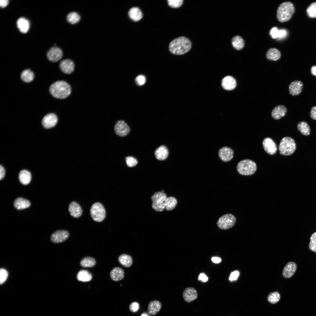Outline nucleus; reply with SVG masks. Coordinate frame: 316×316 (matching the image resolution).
<instances>
[{
	"label": "nucleus",
	"mask_w": 316,
	"mask_h": 316,
	"mask_svg": "<svg viewBox=\"0 0 316 316\" xmlns=\"http://www.w3.org/2000/svg\"><path fill=\"white\" fill-rule=\"evenodd\" d=\"M191 47V43L190 40L186 37L181 36L172 40L169 44V48L172 54L181 55L188 51Z\"/></svg>",
	"instance_id": "nucleus-1"
},
{
	"label": "nucleus",
	"mask_w": 316,
	"mask_h": 316,
	"mask_svg": "<svg viewBox=\"0 0 316 316\" xmlns=\"http://www.w3.org/2000/svg\"><path fill=\"white\" fill-rule=\"evenodd\" d=\"M49 91L54 97L63 99L66 98L70 94L71 88L66 82L59 80L55 82L50 85Z\"/></svg>",
	"instance_id": "nucleus-2"
},
{
	"label": "nucleus",
	"mask_w": 316,
	"mask_h": 316,
	"mask_svg": "<svg viewBox=\"0 0 316 316\" xmlns=\"http://www.w3.org/2000/svg\"><path fill=\"white\" fill-rule=\"evenodd\" d=\"M295 8L293 4L290 1L282 3L278 6L276 11V18L281 23L289 20L294 13Z\"/></svg>",
	"instance_id": "nucleus-3"
},
{
	"label": "nucleus",
	"mask_w": 316,
	"mask_h": 316,
	"mask_svg": "<svg viewBox=\"0 0 316 316\" xmlns=\"http://www.w3.org/2000/svg\"><path fill=\"white\" fill-rule=\"evenodd\" d=\"M237 170L243 175L249 176L253 174L257 170V165L254 161L249 159L242 160L238 164Z\"/></svg>",
	"instance_id": "nucleus-4"
},
{
	"label": "nucleus",
	"mask_w": 316,
	"mask_h": 316,
	"mask_svg": "<svg viewBox=\"0 0 316 316\" xmlns=\"http://www.w3.org/2000/svg\"><path fill=\"white\" fill-rule=\"evenodd\" d=\"M296 148V145L294 140L292 138L286 137L281 141L279 150L281 154L288 156L293 154Z\"/></svg>",
	"instance_id": "nucleus-5"
},
{
	"label": "nucleus",
	"mask_w": 316,
	"mask_h": 316,
	"mask_svg": "<svg viewBox=\"0 0 316 316\" xmlns=\"http://www.w3.org/2000/svg\"><path fill=\"white\" fill-rule=\"evenodd\" d=\"M91 217L95 221L100 222L106 216V211L103 206L100 203L96 202L91 206L90 209Z\"/></svg>",
	"instance_id": "nucleus-6"
},
{
	"label": "nucleus",
	"mask_w": 316,
	"mask_h": 316,
	"mask_svg": "<svg viewBox=\"0 0 316 316\" xmlns=\"http://www.w3.org/2000/svg\"><path fill=\"white\" fill-rule=\"evenodd\" d=\"M236 221L235 216L231 214H228L220 217L218 220V227L221 229L226 230L233 227Z\"/></svg>",
	"instance_id": "nucleus-7"
},
{
	"label": "nucleus",
	"mask_w": 316,
	"mask_h": 316,
	"mask_svg": "<svg viewBox=\"0 0 316 316\" xmlns=\"http://www.w3.org/2000/svg\"><path fill=\"white\" fill-rule=\"evenodd\" d=\"M69 235V233L67 231L57 230L51 234L50 237V240L54 243H60L66 240L68 238Z\"/></svg>",
	"instance_id": "nucleus-8"
},
{
	"label": "nucleus",
	"mask_w": 316,
	"mask_h": 316,
	"mask_svg": "<svg viewBox=\"0 0 316 316\" xmlns=\"http://www.w3.org/2000/svg\"><path fill=\"white\" fill-rule=\"evenodd\" d=\"M116 134L121 137L127 135L130 131V128L123 121L119 120L116 123L114 128Z\"/></svg>",
	"instance_id": "nucleus-9"
},
{
	"label": "nucleus",
	"mask_w": 316,
	"mask_h": 316,
	"mask_svg": "<svg viewBox=\"0 0 316 316\" xmlns=\"http://www.w3.org/2000/svg\"><path fill=\"white\" fill-rule=\"evenodd\" d=\"M48 60L52 62H56L59 60L63 56L61 50L57 47H53L50 49L47 54Z\"/></svg>",
	"instance_id": "nucleus-10"
},
{
	"label": "nucleus",
	"mask_w": 316,
	"mask_h": 316,
	"mask_svg": "<svg viewBox=\"0 0 316 316\" xmlns=\"http://www.w3.org/2000/svg\"><path fill=\"white\" fill-rule=\"evenodd\" d=\"M57 121L58 118L56 115L54 113H50L47 114L43 118L42 124L44 128L48 129L54 126Z\"/></svg>",
	"instance_id": "nucleus-11"
},
{
	"label": "nucleus",
	"mask_w": 316,
	"mask_h": 316,
	"mask_svg": "<svg viewBox=\"0 0 316 316\" xmlns=\"http://www.w3.org/2000/svg\"><path fill=\"white\" fill-rule=\"evenodd\" d=\"M262 144L264 150L268 154L273 155L276 153L277 150L276 145L271 138H267L264 139Z\"/></svg>",
	"instance_id": "nucleus-12"
},
{
	"label": "nucleus",
	"mask_w": 316,
	"mask_h": 316,
	"mask_svg": "<svg viewBox=\"0 0 316 316\" xmlns=\"http://www.w3.org/2000/svg\"><path fill=\"white\" fill-rule=\"evenodd\" d=\"M218 155L222 161L224 162H227L230 161L233 158V151L230 147H224L219 149Z\"/></svg>",
	"instance_id": "nucleus-13"
},
{
	"label": "nucleus",
	"mask_w": 316,
	"mask_h": 316,
	"mask_svg": "<svg viewBox=\"0 0 316 316\" xmlns=\"http://www.w3.org/2000/svg\"><path fill=\"white\" fill-rule=\"evenodd\" d=\"M297 266L296 264L293 262L287 263L284 268L282 275L284 277L288 279L291 277L295 273Z\"/></svg>",
	"instance_id": "nucleus-14"
},
{
	"label": "nucleus",
	"mask_w": 316,
	"mask_h": 316,
	"mask_svg": "<svg viewBox=\"0 0 316 316\" xmlns=\"http://www.w3.org/2000/svg\"><path fill=\"white\" fill-rule=\"evenodd\" d=\"M197 295L196 290L192 287L186 288L183 293V298L187 303L191 302L196 299L197 297Z\"/></svg>",
	"instance_id": "nucleus-15"
},
{
	"label": "nucleus",
	"mask_w": 316,
	"mask_h": 316,
	"mask_svg": "<svg viewBox=\"0 0 316 316\" xmlns=\"http://www.w3.org/2000/svg\"><path fill=\"white\" fill-rule=\"evenodd\" d=\"M221 85L223 88L227 90H231L234 89L236 86V82L233 77L228 75L224 77L222 80Z\"/></svg>",
	"instance_id": "nucleus-16"
},
{
	"label": "nucleus",
	"mask_w": 316,
	"mask_h": 316,
	"mask_svg": "<svg viewBox=\"0 0 316 316\" xmlns=\"http://www.w3.org/2000/svg\"><path fill=\"white\" fill-rule=\"evenodd\" d=\"M303 84L302 81L295 80L292 82L288 86L290 94L293 96L297 95L301 92Z\"/></svg>",
	"instance_id": "nucleus-17"
},
{
	"label": "nucleus",
	"mask_w": 316,
	"mask_h": 316,
	"mask_svg": "<svg viewBox=\"0 0 316 316\" xmlns=\"http://www.w3.org/2000/svg\"><path fill=\"white\" fill-rule=\"evenodd\" d=\"M59 67L61 70L64 73L70 74L74 70V64L72 60L69 59H65L60 62Z\"/></svg>",
	"instance_id": "nucleus-18"
},
{
	"label": "nucleus",
	"mask_w": 316,
	"mask_h": 316,
	"mask_svg": "<svg viewBox=\"0 0 316 316\" xmlns=\"http://www.w3.org/2000/svg\"><path fill=\"white\" fill-rule=\"evenodd\" d=\"M68 210L71 215L75 218H78L82 214V209L81 207L75 201H73L69 204Z\"/></svg>",
	"instance_id": "nucleus-19"
},
{
	"label": "nucleus",
	"mask_w": 316,
	"mask_h": 316,
	"mask_svg": "<svg viewBox=\"0 0 316 316\" xmlns=\"http://www.w3.org/2000/svg\"><path fill=\"white\" fill-rule=\"evenodd\" d=\"M287 112L286 107L283 105H279L273 109L271 115L275 119H279L284 116Z\"/></svg>",
	"instance_id": "nucleus-20"
},
{
	"label": "nucleus",
	"mask_w": 316,
	"mask_h": 316,
	"mask_svg": "<svg viewBox=\"0 0 316 316\" xmlns=\"http://www.w3.org/2000/svg\"><path fill=\"white\" fill-rule=\"evenodd\" d=\"M130 18L134 22L138 21L143 17L142 13L139 8L134 7L130 8L128 12Z\"/></svg>",
	"instance_id": "nucleus-21"
},
{
	"label": "nucleus",
	"mask_w": 316,
	"mask_h": 316,
	"mask_svg": "<svg viewBox=\"0 0 316 316\" xmlns=\"http://www.w3.org/2000/svg\"><path fill=\"white\" fill-rule=\"evenodd\" d=\"M110 276L111 278L115 281H118L122 279L124 276V272L121 268L116 267L111 271Z\"/></svg>",
	"instance_id": "nucleus-22"
},
{
	"label": "nucleus",
	"mask_w": 316,
	"mask_h": 316,
	"mask_svg": "<svg viewBox=\"0 0 316 316\" xmlns=\"http://www.w3.org/2000/svg\"><path fill=\"white\" fill-rule=\"evenodd\" d=\"M161 307V303L158 300H154L151 301L148 305V312L151 315H155L159 311Z\"/></svg>",
	"instance_id": "nucleus-23"
},
{
	"label": "nucleus",
	"mask_w": 316,
	"mask_h": 316,
	"mask_svg": "<svg viewBox=\"0 0 316 316\" xmlns=\"http://www.w3.org/2000/svg\"><path fill=\"white\" fill-rule=\"evenodd\" d=\"M17 27L20 31L23 33H26L29 30L30 24L29 21L23 17L19 18L17 21Z\"/></svg>",
	"instance_id": "nucleus-24"
},
{
	"label": "nucleus",
	"mask_w": 316,
	"mask_h": 316,
	"mask_svg": "<svg viewBox=\"0 0 316 316\" xmlns=\"http://www.w3.org/2000/svg\"><path fill=\"white\" fill-rule=\"evenodd\" d=\"M281 56L280 51L279 49L275 48L269 49L266 54L267 59L270 61H276L280 59Z\"/></svg>",
	"instance_id": "nucleus-25"
},
{
	"label": "nucleus",
	"mask_w": 316,
	"mask_h": 316,
	"mask_svg": "<svg viewBox=\"0 0 316 316\" xmlns=\"http://www.w3.org/2000/svg\"><path fill=\"white\" fill-rule=\"evenodd\" d=\"M154 154L157 159L164 160L168 156V150L166 147L164 145H161L156 150Z\"/></svg>",
	"instance_id": "nucleus-26"
},
{
	"label": "nucleus",
	"mask_w": 316,
	"mask_h": 316,
	"mask_svg": "<svg viewBox=\"0 0 316 316\" xmlns=\"http://www.w3.org/2000/svg\"><path fill=\"white\" fill-rule=\"evenodd\" d=\"M231 42L233 48L237 50H240L243 48L245 43L243 38L239 35H236L233 37Z\"/></svg>",
	"instance_id": "nucleus-27"
},
{
	"label": "nucleus",
	"mask_w": 316,
	"mask_h": 316,
	"mask_svg": "<svg viewBox=\"0 0 316 316\" xmlns=\"http://www.w3.org/2000/svg\"><path fill=\"white\" fill-rule=\"evenodd\" d=\"M30 205V203L29 200L21 197L16 198L14 202V206L18 210L27 208Z\"/></svg>",
	"instance_id": "nucleus-28"
},
{
	"label": "nucleus",
	"mask_w": 316,
	"mask_h": 316,
	"mask_svg": "<svg viewBox=\"0 0 316 316\" xmlns=\"http://www.w3.org/2000/svg\"><path fill=\"white\" fill-rule=\"evenodd\" d=\"M77 279L83 282H88L91 280L92 275L91 273L87 270L82 269L80 270L76 275Z\"/></svg>",
	"instance_id": "nucleus-29"
},
{
	"label": "nucleus",
	"mask_w": 316,
	"mask_h": 316,
	"mask_svg": "<svg viewBox=\"0 0 316 316\" xmlns=\"http://www.w3.org/2000/svg\"><path fill=\"white\" fill-rule=\"evenodd\" d=\"M119 263L123 266L129 267L132 265L133 261L130 255L123 254L121 255L118 257Z\"/></svg>",
	"instance_id": "nucleus-30"
},
{
	"label": "nucleus",
	"mask_w": 316,
	"mask_h": 316,
	"mask_svg": "<svg viewBox=\"0 0 316 316\" xmlns=\"http://www.w3.org/2000/svg\"><path fill=\"white\" fill-rule=\"evenodd\" d=\"M19 179L20 182L24 185L28 184L30 182L31 175L28 171L23 170L20 171L19 174Z\"/></svg>",
	"instance_id": "nucleus-31"
},
{
	"label": "nucleus",
	"mask_w": 316,
	"mask_h": 316,
	"mask_svg": "<svg viewBox=\"0 0 316 316\" xmlns=\"http://www.w3.org/2000/svg\"><path fill=\"white\" fill-rule=\"evenodd\" d=\"M297 128L298 130L304 135L308 136L310 134V127L305 121H301L299 122L297 125Z\"/></svg>",
	"instance_id": "nucleus-32"
},
{
	"label": "nucleus",
	"mask_w": 316,
	"mask_h": 316,
	"mask_svg": "<svg viewBox=\"0 0 316 316\" xmlns=\"http://www.w3.org/2000/svg\"><path fill=\"white\" fill-rule=\"evenodd\" d=\"M21 80L26 83H29L33 80L34 78V73L29 69L23 70L20 75Z\"/></svg>",
	"instance_id": "nucleus-33"
},
{
	"label": "nucleus",
	"mask_w": 316,
	"mask_h": 316,
	"mask_svg": "<svg viewBox=\"0 0 316 316\" xmlns=\"http://www.w3.org/2000/svg\"><path fill=\"white\" fill-rule=\"evenodd\" d=\"M96 264L95 260L90 257H85L80 261L81 266L84 267H92L94 266Z\"/></svg>",
	"instance_id": "nucleus-34"
},
{
	"label": "nucleus",
	"mask_w": 316,
	"mask_h": 316,
	"mask_svg": "<svg viewBox=\"0 0 316 316\" xmlns=\"http://www.w3.org/2000/svg\"><path fill=\"white\" fill-rule=\"evenodd\" d=\"M176 199L174 197H167L164 202L165 209L168 211L173 209L177 204Z\"/></svg>",
	"instance_id": "nucleus-35"
},
{
	"label": "nucleus",
	"mask_w": 316,
	"mask_h": 316,
	"mask_svg": "<svg viewBox=\"0 0 316 316\" xmlns=\"http://www.w3.org/2000/svg\"><path fill=\"white\" fill-rule=\"evenodd\" d=\"M166 194L162 192L155 193L151 197L152 202H164L167 198Z\"/></svg>",
	"instance_id": "nucleus-36"
},
{
	"label": "nucleus",
	"mask_w": 316,
	"mask_h": 316,
	"mask_svg": "<svg viewBox=\"0 0 316 316\" xmlns=\"http://www.w3.org/2000/svg\"><path fill=\"white\" fill-rule=\"evenodd\" d=\"M286 30L282 29L278 30L276 27L272 28L270 31V34L272 38L274 39L277 37L280 38L285 37L287 35Z\"/></svg>",
	"instance_id": "nucleus-37"
},
{
	"label": "nucleus",
	"mask_w": 316,
	"mask_h": 316,
	"mask_svg": "<svg viewBox=\"0 0 316 316\" xmlns=\"http://www.w3.org/2000/svg\"><path fill=\"white\" fill-rule=\"evenodd\" d=\"M80 19L79 15L75 12L69 13L67 16L66 19L70 23L74 24L78 23Z\"/></svg>",
	"instance_id": "nucleus-38"
},
{
	"label": "nucleus",
	"mask_w": 316,
	"mask_h": 316,
	"mask_svg": "<svg viewBox=\"0 0 316 316\" xmlns=\"http://www.w3.org/2000/svg\"><path fill=\"white\" fill-rule=\"evenodd\" d=\"M306 13L310 18H316V2L311 4L306 9Z\"/></svg>",
	"instance_id": "nucleus-39"
},
{
	"label": "nucleus",
	"mask_w": 316,
	"mask_h": 316,
	"mask_svg": "<svg viewBox=\"0 0 316 316\" xmlns=\"http://www.w3.org/2000/svg\"><path fill=\"white\" fill-rule=\"evenodd\" d=\"M280 299V296L279 293L275 291L270 293L267 297V300L270 303L272 304H275L278 302Z\"/></svg>",
	"instance_id": "nucleus-40"
},
{
	"label": "nucleus",
	"mask_w": 316,
	"mask_h": 316,
	"mask_svg": "<svg viewBox=\"0 0 316 316\" xmlns=\"http://www.w3.org/2000/svg\"><path fill=\"white\" fill-rule=\"evenodd\" d=\"M309 247L310 250L316 253V232L313 233L310 237Z\"/></svg>",
	"instance_id": "nucleus-41"
},
{
	"label": "nucleus",
	"mask_w": 316,
	"mask_h": 316,
	"mask_svg": "<svg viewBox=\"0 0 316 316\" xmlns=\"http://www.w3.org/2000/svg\"><path fill=\"white\" fill-rule=\"evenodd\" d=\"M167 1L170 7L174 8H176L179 7L182 5L183 0H168Z\"/></svg>",
	"instance_id": "nucleus-42"
},
{
	"label": "nucleus",
	"mask_w": 316,
	"mask_h": 316,
	"mask_svg": "<svg viewBox=\"0 0 316 316\" xmlns=\"http://www.w3.org/2000/svg\"><path fill=\"white\" fill-rule=\"evenodd\" d=\"M8 276V272L5 269L1 268L0 269V284H3L6 281Z\"/></svg>",
	"instance_id": "nucleus-43"
},
{
	"label": "nucleus",
	"mask_w": 316,
	"mask_h": 316,
	"mask_svg": "<svg viewBox=\"0 0 316 316\" xmlns=\"http://www.w3.org/2000/svg\"><path fill=\"white\" fill-rule=\"evenodd\" d=\"M152 207L157 212H161L165 209L164 202H152Z\"/></svg>",
	"instance_id": "nucleus-44"
},
{
	"label": "nucleus",
	"mask_w": 316,
	"mask_h": 316,
	"mask_svg": "<svg viewBox=\"0 0 316 316\" xmlns=\"http://www.w3.org/2000/svg\"><path fill=\"white\" fill-rule=\"evenodd\" d=\"M126 160L127 165L130 167L135 166L138 163L137 160L132 157L128 156L127 157Z\"/></svg>",
	"instance_id": "nucleus-45"
},
{
	"label": "nucleus",
	"mask_w": 316,
	"mask_h": 316,
	"mask_svg": "<svg viewBox=\"0 0 316 316\" xmlns=\"http://www.w3.org/2000/svg\"><path fill=\"white\" fill-rule=\"evenodd\" d=\"M135 80L137 84L141 86L144 85L146 82L145 76L142 75H140L137 76Z\"/></svg>",
	"instance_id": "nucleus-46"
},
{
	"label": "nucleus",
	"mask_w": 316,
	"mask_h": 316,
	"mask_svg": "<svg viewBox=\"0 0 316 316\" xmlns=\"http://www.w3.org/2000/svg\"><path fill=\"white\" fill-rule=\"evenodd\" d=\"M139 307V304L136 302H133L129 305V309L130 312H137Z\"/></svg>",
	"instance_id": "nucleus-47"
},
{
	"label": "nucleus",
	"mask_w": 316,
	"mask_h": 316,
	"mask_svg": "<svg viewBox=\"0 0 316 316\" xmlns=\"http://www.w3.org/2000/svg\"><path fill=\"white\" fill-rule=\"evenodd\" d=\"M239 275V272L238 271H235L232 272L229 277L230 281L237 280Z\"/></svg>",
	"instance_id": "nucleus-48"
},
{
	"label": "nucleus",
	"mask_w": 316,
	"mask_h": 316,
	"mask_svg": "<svg viewBox=\"0 0 316 316\" xmlns=\"http://www.w3.org/2000/svg\"><path fill=\"white\" fill-rule=\"evenodd\" d=\"M310 116L312 119L316 120V106L313 107L311 108Z\"/></svg>",
	"instance_id": "nucleus-49"
},
{
	"label": "nucleus",
	"mask_w": 316,
	"mask_h": 316,
	"mask_svg": "<svg viewBox=\"0 0 316 316\" xmlns=\"http://www.w3.org/2000/svg\"><path fill=\"white\" fill-rule=\"evenodd\" d=\"M198 280L203 282H206L208 280V278L204 273H201L198 276Z\"/></svg>",
	"instance_id": "nucleus-50"
},
{
	"label": "nucleus",
	"mask_w": 316,
	"mask_h": 316,
	"mask_svg": "<svg viewBox=\"0 0 316 316\" xmlns=\"http://www.w3.org/2000/svg\"><path fill=\"white\" fill-rule=\"evenodd\" d=\"M5 171L4 167L1 165L0 166V179L1 180L4 177Z\"/></svg>",
	"instance_id": "nucleus-51"
},
{
	"label": "nucleus",
	"mask_w": 316,
	"mask_h": 316,
	"mask_svg": "<svg viewBox=\"0 0 316 316\" xmlns=\"http://www.w3.org/2000/svg\"><path fill=\"white\" fill-rule=\"evenodd\" d=\"M9 3L8 0H1L0 1V6L1 8H3L6 7Z\"/></svg>",
	"instance_id": "nucleus-52"
},
{
	"label": "nucleus",
	"mask_w": 316,
	"mask_h": 316,
	"mask_svg": "<svg viewBox=\"0 0 316 316\" xmlns=\"http://www.w3.org/2000/svg\"><path fill=\"white\" fill-rule=\"evenodd\" d=\"M211 260L213 262L215 263H219L221 261V259L220 258L216 257H212L211 258Z\"/></svg>",
	"instance_id": "nucleus-53"
},
{
	"label": "nucleus",
	"mask_w": 316,
	"mask_h": 316,
	"mask_svg": "<svg viewBox=\"0 0 316 316\" xmlns=\"http://www.w3.org/2000/svg\"><path fill=\"white\" fill-rule=\"evenodd\" d=\"M311 72L312 75L316 76V66H313L311 67Z\"/></svg>",
	"instance_id": "nucleus-54"
},
{
	"label": "nucleus",
	"mask_w": 316,
	"mask_h": 316,
	"mask_svg": "<svg viewBox=\"0 0 316 316\" xmlns=\"http://www.w3.org/2000/svg\"><path fill=\"white\" fill-rule=\"evenodd\" d=\"M141 316H148L147 314H142Z\"/></svg>",
	"instance_id": "nucleus-55"
}]
</instances>
